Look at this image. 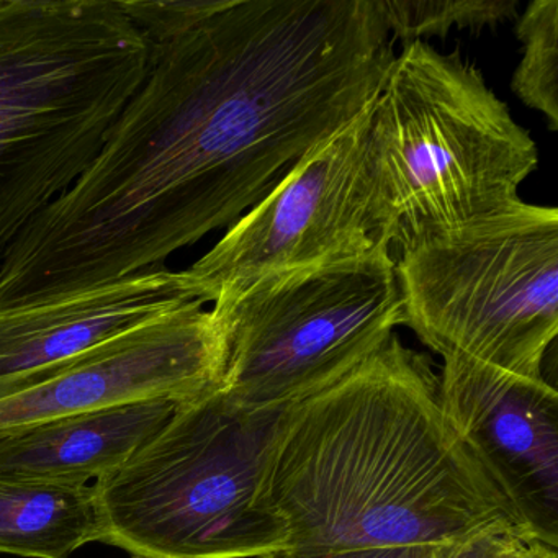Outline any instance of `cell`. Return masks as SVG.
Segmentation results:
<instances>
[{
    "label": "cell",
    "mask_w": 558,
    "mask_h": 558,
    "mask_svg": "<svg viewBox=\"0 0 558 558\" xmlns=\"http://www.w3.org/2000/svg\"><path fill=\"white\" fill-rule=\"evenodd\" d=\"M279 411L220 391L182 401L122 469L93 483L97 542L132 558H267L287 550L256 505Z\"/></svg>",
    "instance_id": "cell-5"
},
{
    "label": "cell",
    "mask_w": 558,
    "mask_h": 558,
    "mask_svg": "<svg viewBox=\"0 0 558 558\" xmlns=\"http://www.w3.org/2000/svg\"><path fill=\"white\" fill-rule=\"evenodd\" d=\"M223 339L220 393L279 411L357 367L403 325L391 250L259 277L211 300Z\"/></svg>",
    "instance_id": "cell-7"
},
{
    "label": "cell",
    "mask_w": 558,
    "mask_h": 558,
    "mask_svg": "<svg viewBox=\"0 0 558 558\" xmlns=\"http://www.w3.org/2000/svg\"><path fill=\"white\" fill-rule=\"evenodd\" d=\"M223 359L211 310L182 303L0 397V439L90 411L204 397L220 390Z\"/></svg>",
    "instance_id": "cell-9"
},
{
    "label": "cell",
    "mask_w": 558,
    "mask_h": 558,
    "mask_svg": "<svg viewBox=\"0 0 558 558\" xmlns=\"http://www.w3.org/2000/svg\"><path fill=\"white\" fill-rule=\"evenodd\" d=\"M256 505L303 557L531 535L447 421L429 359L397 335L280 410Z\"/></svg>",
    "instance_id": "cell-2"
},
{
    "label": "cell",
    "mask_w": 558,
    "mask_h": 558,
    "mask_svg": "<svg viewBox=\"0 0 558 558\" xmlns=\"http://www.w3.org/2000/svg\"><path fill=\"white\" fill-rule=\"evenodd\" d=\"M515 35L524 47L511 89L558 132V0H534L518 15Z\"/></svg>",
    "instance_id": "cell-14"
},
{
    "label": "cell",
    "mask_w": 558,
    "mask_h": 558,
    "mask_svg": "<svg viewBox=\"0 0 558 558\" xmlns=\"http://www.w3.org/2000/svg\"><path fill=\"white\" fill-rule=\"evenodd\" d=\"M403 326L442 359L545 378L558 335V210L519 202L401 251Z\"/></svg>",
    "instance_id": "cell-6"
},
{
    "label": "cell",
    "mask_w": 558,
    "mask_h": 558,
    "mask_svg": "<svg viewBox=\"0 0 558 558\" xmlns=\"http://www.w3.org/2000/svg\"><path fill=\"white\" fill-rule=\"evenodd\" d=\"M374 104L310 149L182 270L192 299L211 303L221 290L259 277L391 250L372 151Z\"/></svg>",
    "instance_id": "cell-8"
},
{
    "label": "cell",
    "mask_w": 558,
    "mask_h": 558,
    "mask_svg": "<svg viewBox=\"0 0 558 558\" xmlns=\"http://www.w3.org/2000/svg\"><path fill=\"white\" fill-rule=\"evenodd\" d=\"M391 40L423 41L452 31L482 32L518 19L519 0H378Z\"/></svg>",
    "instance_id": "cell-15"
},
{
    "label": "cell",
    "mask_w": 558,
    "mask_h": 558,
    "mask_svg": "<svg viewBox=\"0 0 558 558\" xmlns=\"http://www.w3.org/2000/svg\"><path fill=\"white\" fill-rule=\"evenodd\" d=\"M182 401L151 400L38 424L0 439V480L93 485L122 469Z\"/></svg>",
    "instance_id": "cell-12"
},
{
    "label": "cell",
    "mask_w": 558,
    "mask_h": 558,
    "mask_svg": "<svg viewBox=\"0 0 558 558\" xmlns=\"http://www.w3.org/2000/svg\"><path fill=\"white\" fill-rule=\"evenodd\" d=\"M192 300L182 270L159 266L70 299L0 310V397Z\"/></svg>",
    "instance_id": "cell-11"
},
{
    "label": "cell",
    "mask_w": 558,
    "mask_h": 558,
    "mask_svg": "<svg viewBox=\"0 0 558 558\" xmlns=\"http://www.w3.org/2000/svg\"><path fill=\"white\" fill-rule=\"evenodd\" d=\"M434 558H558V550L521 532H488L439 545Z\"/></svg>",
    "instance_id": "cell-16"
},
{
    "label": "cell",
    "mask_w": 558,
    "mask_h": 558,
    "mask_svg": "<svg viewBox=\"0 0 558 558\" xmlns=\"http://www.w3.org/2000/svg\"><path fill=\"white\" fill-rule=\"evenodd\" d=\"M148 63L122 0H0V264L99 155Z\"/></svg>",
    "instance_id": "cell-3"
},
{
    "label": "cell",
    "mask_w": 558,
    "mask_h": 558,
    "mask_svg": "<svg viewBox=\"0 0 558 558\" xmlns=\"http://www.w3.org/2000/svg\"><path fill=\"white\" fill-rule=\"evenodd\" d=\"M439 545H417V547H372L355 550L332 551L322 555H292L287 551L269 558H434Z\"/></svg>",
    "instance_id": "cell-17"
},
{
    "label": "cell",
    "mask_w": 558,
    "mask_h": 558,
    "mask_svg": "<svg viewBox=\"0 0 558 558\" xmlns=\"http://www.w3.org/2000/svg\"><path fill=\"white\" fill-rule=\"evenodd\" d=\"M148 73L76 184L0 264V310L70 299L230 228L377 100V0H122Z\"/></svg>",
    "instance_id": "cell-1"
},
{
    "label": "cell",
    "mask_w": 558,
    "mask_h": 558,
    "mask_svg": "<svg viewBox=\"0 0 558 558\" xmlns=\"http://www.w3.org/2000/svg\"><path fill=\"white\" fill-rule=\"evenodd\" d=\"M97 542L94 485L0 480V554L70 558Z\"/></svg>",
    "instance_id": "cell-13"
},
{
    "label": "cell",
    "mask_w": 558,
    "mask_h": 558,
    "mask_svg": "<svg viewBox=\"0 0 558 558\" xmlns=\"http://www.w3.org/2000/svg\"><path fill=\"white\" fill-rule=\"evenodd\" d=\"M371 132L391 250L514 207L538 165L482 71L424 40L395 54Z\"/></svg>",
    "instance_id": "cell-4"
},
{
    "label": "cell",
    "mask_w": 558,
    "mask_h": 558,
    "mask_svg": "<svg viewBox=\"0 0 558 558\" xmlns=\"http://www.w3.org/2000/svg\"><path fill=\"white\" fill-rule=\"evenodd\" d=\"M267 558H269V557H267Z\"/></svg>",
    "instance_id": "cell-18"
},
{
    "label": "cell",
    "mask_w": 558,
    "mask_h": 558,
    "mask_svg": "<svg viewBox=\"0 0 558 558\" xmlns=\"http://www.w3.org/2000/svg\"><path fill=\"white\" fill-rule=\"evenodd\" d=\"M440 403L457 436L511 502L525 531L558 547V393L465 357L444 359Z\"/></svg>",
    "instance_id": "cell-10"
}]
</instances>
